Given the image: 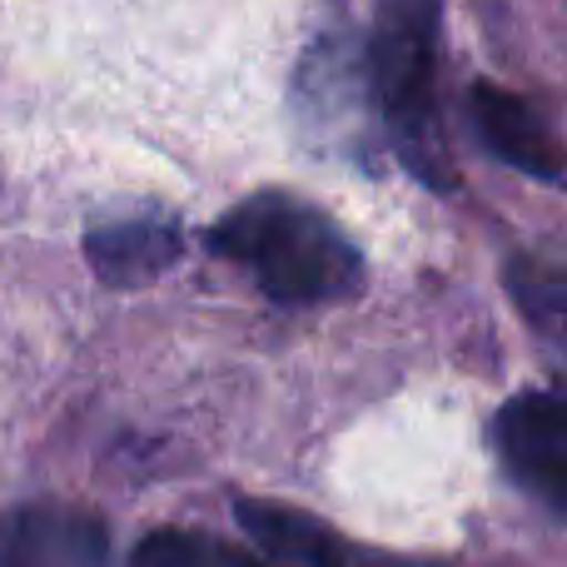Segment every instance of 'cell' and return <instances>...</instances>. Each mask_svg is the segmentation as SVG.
<instances>
[{
  "instance_id": "cell-1",
  "label": "cell",
  "mask_w": 567,
  "mask_h": 567,
  "mask_svg": "<svg viewBox=\"0 0 567 567\" xmlns=\"http://www.w3.org/2000/svg\"><path fill=\"white\" fill-rule=\"evenodd\" d=\"M209 245L255 269L265 293L279 303H333L363 284V255L353 239L293 195L245 199L209 229Z\"/></svg>"
},
{
  "instance_id": "cell-2",
  "label": "cell",
  "mask_w": 567,
  "mask_h": 567,
  "mask_svg": "<svg viewBox=\"0 0 567 567\" xmlns=\"http://www.w3.org/2000/svg\"><path fill=\"white\" fill-rule=\"evenodd\" d=\"M439 30H443V6L439 0H379L369 35V75L379 90L383 125H389L393 150L403 165L423 179L429 189L449 195L458 189L453 175L449 140L439 125Z\"/></svg>"
},
{
  "instance_id": "cell-3",
  "label": "cell",
  "mask_w": 567,
  "mask_h": 567,
  "mask_svg": "<svg viewBox=\"0 0 567 567\" xmlns=\"http://www.w3.org/2000/svg\"><path fill=\"white\" fill-rule=\"evenodd\" d=\"M493 439L508 473L533 488L553 513L567 508V403L553 389H528L503 403Z\"/></svg>"
},
{
  "instance_id": "cell-4",
  "label": "cell",
  "mask_w": 567,
  "mask_h": 567,
  "mask_svg": "<svg viewBox=\"0 0 567 567\" xmlns=\"http://www.w3.org/2000/svg\"><path fill=\"white\" fill-rule=\"evenodd\" d=\"M0 567H110V533L85 508L30 503L0 523Z\"/></svg>"
},
{
  "instance_id": "cell-5",
  "label": "cell",
  "mask_w": 567,
  "mask_h": 567,
  "mask_svg": "<svg viewBox=\"0 0 567 567\" xmlns=\"http://www.w3.org/2000/svg\"><path fill=\"white\" fill-rule=\"evenodd\" d=\"M239 528L259 543L275 563L284 567H413L389 553H373L333 533L329 523L309 518V513L289 508V503H265V498H239Z\"/></svg>"
},
{
  "instance_id": "cell-6",
  "label": "cell",
  "mask_w": 567,
  "mask_h": 567,
  "mask_svg": "<svg viewBox=\"0 0 567 567\" xmlns=\"http://www.w3.org/2000/svg\"><path fill=\"white\" fill-rule=\"evenodd\" d=\"M473 125H478V140L503 165L523 169V175L543 179V185L563 179V150L528 100L508 95L498 85H478L473 90Z\"/></svg>"
},
{
  "instance_id": "cell-7",
  "label": "cell",
  "mask_w": 567,
  "mask_h": 567,
  "mask_svg": "<svg viewBox=\"0 0 567 567\" xmlns=\"http://www.w3.org/2000/svg\"><path fill=\"white\" fill-rule=\"evenodd\" d=\"M85 249L100 279L115 289H135V284H150L165 269H175L185 255V239H179L175 219H115V225L90 229Z\"/></svg>"
},
{
  "instance_id": "cell-8",
  "label": "cell",
  "mask_w": 567,
  "mask_h": 567,
  "mask_svg": "<svg viewBox=\"0 0 567 567\" xmlns=\"http://www.w3.org/2000/svg\"><path fill=\"white\" fill-rule=\"evenodd\" d=\"M130 567H279L259 553H245L235 543L205 538V533H150V538L135 543L130 553Z\"/></svg>"
},
{
  "instance_id": "cell-9",
  "label": "cell",
  "mask_w": 567,
  "mask_h": 567,
  "mask_svg": "<svg viewBox=\"0 0 567 567\" xmlns=\"http://www.w3.org/2000/svg\"><path fill=\"white\" fill-rule=\"evenodd\" d=\"M508 279H513V299L523 303V313H528L543 333H558V323H563V275L558 269L538 265V259H518V265L508 269Z\"/></svg>"
}]
</instances>
